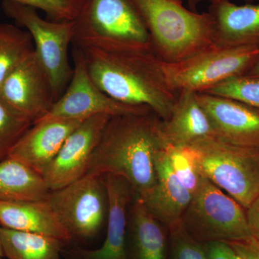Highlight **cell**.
Returning a JSON list of instances; mask_svg holds the SVG:
<instances>
[{
	"instance_id": "3",
	"label": "cell",
	"mask_w": 259,
	"mask_h": 259,
	"mask_svg": "<svg viewBox=\"0 0 259 259\" xmlns=\"http://www.w3.org/2000/svg\"><path fill=\"white\" fill-rule=\"evenodd\" d=\"M142 17L158 59L175 64L213 47L212 15L185 8L182 0H131Z\"/></svg>"
},
{
	"instance_id": "2",
	"label": "cell",
	"mask_w": 259,
	"mask_h": 259,
	"mask_svg": "<svg viewBox=\"0 0 259 259\" xmlns=\"http://www.w3.org/2000/svg\"><path fill=\"white\" fill-rule=\"evenodd\" d=\"M81 51L90 76L104 93L126 105L147 107L162 120L169 117L178 93L168 87L152 50Z\"/></svg>"
},
{
	"instance_id": "20",
	"label": "cell",
	"mask_w": 259,
	"mask_h": 259,
	"mask_svg": "<svg viewBox=\"0 0 259 259\" xmlns=\"http://www.w3.org/2000/svg\"><path fill=\"white\" fill-rule=\"evenodd\" d=\"M167 248L161 223L150 213L142 199L134 195L129 209L127 259H167Z\"/></svg>"
},
{
	"instance_id": "33",
	"label": "cell",
	"mask_w": 259,
	"mask_h": 259,
	"mask_svg": "<svg viewBox=\"0 0 259 259\" xmlns=\"http://www.w3.org/2000/svg\"><path fill=\"white\" fill-rule=\"evenodd\" d=\"M245 75H247V76H256V77H259V57L258 60H257L256 62L255 63V64L253 65V67H252L251 69L249 70V71Z\"/></svg>"
},
{
	"instance_id": "8",
	"label": "cell",
	"mask_w": 259,
	"mask_h": 259,
	"mask_svg": "<svg viewBox=\"0 0 259 259\" xmlns=\"http://www.w3.org/2000/svg\"><path fill=\"white\" fill-rule=\"evenodd\" d=\"M2 8L6 16L31 35L35 54L49 76L56 101L72 77L69 48L74 37V21L45 20L35 8L10 0H3Z\"/></svg>"
},
{
	"instance_id": "5",
	"label": "cell",
	"mask_w": 259,
	"mask_h": 259,
	"mask_svg": "<svg viewBox=\"0 0 259 259\" xmlns=\"http://www.w3.org/2000/svg\"><path fill=\"white\" fill-rule=\"evenodd\" d=\"M202 175L246 209L259 196V148L214 137L192 146Z\"/></svg>"
},
{
	"instance_id": "23",
	"label": "cell",
	"mask_w": 259,
	"mask_h": 259,
	"mask_svg": "<svg viewBox=\"0 0 259 259\" xmlns=\"http://www.w3.org/2000/svg\"><path fill=\"white\" fill-rule=\"evenodd\" d=\"M35 51L31 35L11 24H0V85Z\"/></svg>"
},
{
	"instance_id": "25",
	"label": "cell",
	"mask_w": 259,
	"mask_h": 259,
	"mask_svg": "<svg viewBox=\"0 0 259 259\" xmlns=\"http://www.w3.org/2000/svg\"><path fill=\"white\" fill-rule=\"evenodd\" d=\"M204 93L238 100L259 110V77L256 76H235Z\"/></svg>"
},
{
	"instance_id": "26",
	"label": "cell",
	"mask_w": 259,
	"mask_h": 259,
	"mask_svg": "<svg viewBox=\"0 0 259 259\" xmlns=\"http://www.w3.org/2000/svg\"><path fill=\"white\" fill-rule=\"evenodd\" d=\"M42 10L49 20L56 22L74 21L87 0H10Z\"/></svg>"
},
{
	"instance_id": "32",
	"label": "cell",
	"mask_w": 259,
	"mask_h": 259,
	"mask_svg": "<svg viewBox=\"0 0 259 259\" xmlns=\"http://www.w3.org/2000/svg\"><path fill=\"white\" fill-rule=\"evenodd\" d=\"M218 1H221V0H187L189 8H190L191 10H193V11H197L199 5L202 4V3H209V4H211V3ZM230 1H232V0H230ZM241 1L245 2L246 3H250L255 1H259V0H241Z\"/></svg>"
},
{
	"instance_id": "17",
	"label": "cell",
	"mask_w": 259,
	"mask_h": 259,
	"mask_svg": "<svg viewBox=\"0 0 259 259\" xmlns=\"http://www.w3.org/2000/svg\"><path fill=\"white\" fill-rule=\"evenodd\" d=\"M208 12L215 22L214 46L259 48V3L221 0L209 4Z\"/></svg>"
},
{
	"instance_id": "19",
	"label": "cell",
	"mask_w": 259,
	"mask_h": 259,
	"mask_svg": "<svg viewBox=\"0 0 259 259\" xmlns=\"http://www.w3.org/2000/svg\"><path fill=\"white\" fill-rule=\"evenodd\" d=\"M0 227L69 243L72 236L47 200L0 202Z\"/></svg>"
},
{
	"instance_id": "30",
	"label": "cell",
	"mask_w": 259,
	"mask_h": 259,
	"mask_svg": "<svg viewBox=\"0 0 259 259\" xmlns=\"http://www.w3.org/2000/svg\"><path fill=\"white\" fill-rule=\"evenodd\" d=\"M240 259H259V243L254 238L249 241L228 242Z\"/></svg>"
},
{
	"instance_id": "31",
	"label": "cell",
	"mask_w": 259,
	"mask_h": 259,
	"mask_svg": "<svg viewBox=\"0 0 259 259\" xmlns=\"http://www.w3.org/2000/svg\"><path fill=\"white\" fill-rule=\"evenodd\" d=\"M245 213L252 236L259 243V196L246 209Z\"/></svg>"
},
{
	"instance_id": "22",
	"label": "cell",
	"mask_w": 259,
	"mask_h": 259,
	"mask_svg": "<svg viewBox=\"0 0 259 259\" xmlns=\"http://www.w3.org/2000/svg\"><path fill=\"white\" fill-rule=\"evenodd\" d=\"M4 256L8 259H60L64 242L51 237L0 227Z\"/></svg>"
},
{
	"instance_id": "24",
	"label": "cell",
	"mask_w": 259,
	"mask_h": 259,
	"mask_svg": "<svg viewBox=\"0 0 259 259\" xmlns=\"http://www.w3.org/2000/svg\"><path fill=\"white\" fill-rule=\"evenodd\" d=\"M166 151L170 164L177 178L193 197L203 175L192 148L168 146Z\"/></svg>"
},
{
	"instance_id": "16",
	"label": "cell",
	"mask_w": 259,
	"mask_h": 259,
	"mask_svg": "<svg viewBox=\"0 0 259 259\" xmlns=\"http://www.w3.org/2000/svg\"><path fill=\"white\" fill-rule=\"evenodd\" d=\"M156 182L142 199L150 213L167 228L182 222V218L192 199V194L178 180L168 160L166 148L155 158Z\"/></svg>"
},
{
	"instance_id": "12",
	"label": "cell",
	"mask_w": 259,
	"mask_h": 259,
	"mask_svg": "<svg viewBox=\"0 0 259 259\" xmlns=\"http://www.w3.org/2000/svg\"><path fill=\"white\" fill-rule=\"evenodd\" d=\"M111 117H89L70 134L42 175L50 191L63 188L86 175L92 154Z\"/></svg>"
},
{
	"instance_id": "18",
	"label": "cell",
	"mask_w": 259,
	"mask_h": 259,
	"mask_svg": "<svg viewBox=\"0 0 259 259\" xmlns=\"http://www.w3.org/2000/svg\"><path fill=\"white\" fill-rule=\"evenodd\" d=\"M159 127L167 146H190L214 137L210 121L197 100V93L193 92L178 93L171 115L160 121Z\"/></svg>"
},
{
	"instance_id": "29",
	"label": "cell",
	"mask_w": 259,
	"mask_h": 259,
	"mask_svg": "<svg viewBox=\"0 0 259 259\" xmlns=\"http://www.w3.org/2000/svg\"><path fill=\"white\" fill-rule=\"evenodd\" d=\"M202 245L207 259H240L228 242L210 241Z\"/></svg>"
},
{
	"instance_id": "11",
	"label": "cell",
	"mask_w": 259,
	"mask_h": 259,
	"mask_svg": "<svg viewBox=\"0 0 259 259\" xmlns=\"http://www.w3.org/2000/svg\"><path fill=\"white\" fill-rule=\"evenodd\" d=\"M0 101L15 115L32 124L50 112L55 96L35 51L0 85Z\"/></svg>"
},
{
	"instance_id": "21",
	"label": "cell",
	"mask_w": 259,
	"mask_h": 259,
	"mask_svg": "<svg viewBox=\"0 0 259 259\" xmlns=\"http://www.w3.org/2000/svg\"><path fill=\"white\" fill-rule=\"evenodd\" d=\"M50 190L41 175L12 158L0 161V202L45 200Z\"/></svg>"
},
{
	"instance_id": "15",
	"label": "cell",
	"mask_w": 259,
	"mask_h": 259,
	"mask_svg": "<svg viewBox=\"0 0 259 259\" xmlns=\"http://www.w3.org/2000/svg\"><path fill=\"white\" fill-rule=\"evenodd\" d=\"M84 120L56 119L36 122L12 147L8 157L18 160L42 176L70 134Z\"/></svg>"
},
{
	"instance_id": "7",
	"label": "cell",
	"mask_w": 259,
	"mask_h": 259,
	"mask_svg": "<svg viewBox=\"0 0 259 259\" xmlns=\"http://www.w3.org/2000/svg\"><path fill=\"white\" fill-rule=\"evenodd\" d=\"M258 57L259 48L213 46L180 62L162 61V69L175 93H204L227 79L247 74Z\"/></svg>"
},
{
	"instance_id": "9",
	"label": "cell",
	"mask_w": 259,
	"mask_h": 259,
	"mask_svg": "<svg viewBox=\"0 0 259 259\" xmlns=\"http://www.w3.org/2000/svg\"><path fill=\"white\" fill-rule=\"evenodd\" d=\"M46 200L73 239L96 236L108 211L104 177L99 175H86L63 188L50 191Z\"/></svg>"
},
{
	"instance_id": "4",
	"label": "cell",
	"mask_w": 259,
	"mask_h": 259,
	"mask_svg": "<svg viewBox=\"0 0 259 259\" xmlns=\"http://www.w3.org/2000/svg\"><path fill=\"white\" fill-rule=\"evenodd\" d=\"M74 23L72 45L79 49L152 50L144 20L131 0H87Z\"/></svg>"
},
{
	"instance_id": "13",
	"label": "cell",
	"mask_w": 259,
	"mask_h": 259,
	"mask_svg": "<svg viewBox=\"0 0 259 259\" xmlns=\"http://www.w3.org/2000/svg\"><path fill=\"white\" fill-rule=\"evenodd\" d=\"M207 114L214 137L244 147L259 148V110L227 97L197 93Z\"/></svg>"
},
{
	"instance_id": "6",
	"label": "cell",
	"mask_w": 259,
	"mask_h": 259,
	"mask_svg": "<svg viewBox=\"0 0 259 259\" xmlns=\"http://www.w3.org/2000/svg\"><path fill=\"white\" fill-rule=\"evenodd\" d=\"M181 223L201 243L253 238L243 207L204 176Z\"/></svg>"
},
{
	"instance_id": "14",
	"label": "cell",
	"mask_w": 259,
	"mask_h": 259,
	"mask_svg": "<svg viewBox=\"0 0 259 259\" xmlns=\"http://www.w3.org/2000/svg\"><path fill=\"white\" fill-rule=\"evenodd\" d=\"M108 199V222L106 238L95 250L76 248L71 253L75 259H127V237L129 209L134 192L122 177L104 176Z\"/></svg>"
},
{
	"instance_id": "28",
	"label": "cell",
	"mask_w": 259,
	"mask_h": 259,
	"mask_svg": "<svg viewBox=\"0 0 259 259\" xmlns=\"http://www.w3.org/2000/svg\"><path fill=\"white\" fill-rule=\"evenodd\" d=\"M170 259H207L200 242L186 231L182 223L169 228Z\"/></svg>"
},
{
	"instance_id": "10",
	"label": "cell",
	"mask_w": 259,
	"mask_h": 259,
	"mask_svg": "<svg viewBox=\"0 0 259 259\" xmlns=\"http://www.w3.org/2000/svg\"><path fill=\"white\" fill-rule=\"evenodd\" d=\"M72 56L74 68L69 85L54 104L50 112L36 122L56 119L84 120L99 115L114 117L151 110L146 106L126 105L114 100L94 82L81 49L74 47Z\"/></svg>"
},
{
	"instance_id": "1",
	"label": "cell",
	"mask_w": 259,
	"mask_h": 259,
	"mask_svg": "<svg viewBox=\"0 0 259 259\" xmlns=\"http://www.w3.org/2000/svg\"><path fill=\"white\" fill-rule=\"evenodd\" d=\"M160 121L152 110L112 117L94 150L86 175L122 177L135 196L144 197L156 182V156L167 147Z\"/></svg>"
},
{
	"instance_id": "27",
	"label": "cell",
	"mask_w": 259,
	"mask_h": 259,
	"mask_svg": "<svg viewBox=\"0 0 259 259\" xmlns=\"http://www.w3.org/2000/svg\"><path fill=\"white\" fill-rule=\"evenodd\" d=\"M32 124L15 115L0 101V161Z\"/></svg>"
},
{
	"instance_id": "34",
	"label": "cell",
	"mask_w": 259,
	"mask_h": 259,
	"mask_svg": "<svg viewBox=\"0 0 259 259\" xmlns=\"http://www.w3.org/2000/svg\"><path fill=\"white\" fill-rule=\"evenodd\" d=\"M5 258L4 253H3V247H2L1 239H0V259Z\"/></svg>"
}]
</instances>
